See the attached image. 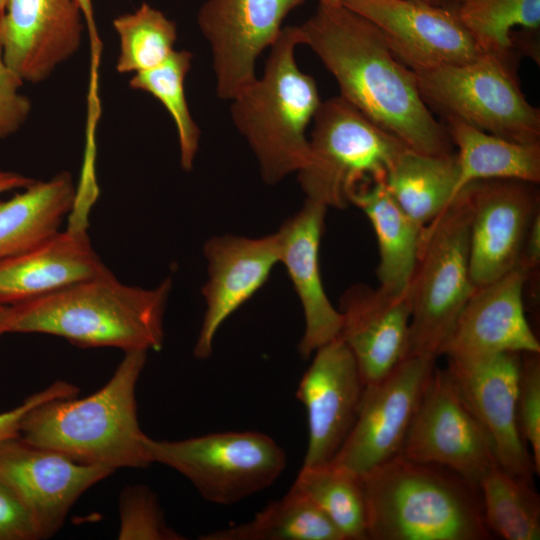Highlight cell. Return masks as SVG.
<instances>
[{"instance_id": "cell-1", "label": "cell", "mask_w": 540, "mask_h": 540, "mask_svg": "<svg viewBox=\"0 0 540 540\" xmlns=\"http://www.w3.org/2000/svg\"><path fill=\"white\" fill-rule=\"evenodd\" d=\"M296 29L301 45L334 77L344 101L411 150L454 152L446 127L424 102L414 72L394 56L370 20L342 5L318 1L315 12Z\"/></svg>"}, {"instance_id": "cell-2", "label": "cell", "mask_w": 540, "mask_h": 540, "mask_svg": "<svg viewBox=\"0 0 540 540\" xmlns=\"http://www.w3.org/2000/svg\"><path fill=\"white\" fill-rule=\"evenodd\" d=\"M171 289L170 278L146 289L123 284L110 271L8 306L2 331L58 336L82 348L158 351Z\"/></svg>"}, {"instance_id": "cell-3", "label": "cell", "mask_w": 540, "mask_h": 540, "mask_svg": "<svg viewBox=\"0 0 540 540\" xmlns=\"http://www.w3.org/2000/svg\"><path fill=\"white\" fill-rule=\"evenodd\" d=\"M147 359L145 351L125 352L108 382L93 394L59 398L30 409L19 436L88 466L115 472L152 464L148 436L137 417L136 386Z\"/></svg>"}, {"instance_id": "cell-4", "label": "cell", "mask_w": 540, "mask_h": 540, "mask_svg": "<svg viewBox=\"0 0 540 540\" xmlns=\"http://www.w3.org/2000/svg\"><path fill=\"white\" fill-rule=\"evenodd\" d=\"M361 480L367 540L491 538L479 489L447 468L398 454Z\"/></svg>"}, {"instance_id": "cell-5", "label": "cell", "mask_w": 540, "mask_h": 540, "mask_svg": "<svg viewBox=\"0 0 540 540\" xmlns=\"http://www.w3.org/2000/svg\"><path fill=\"white\" fill-rule=\"evenodd\" d=\"M296 26L284 27L263 75L231 102V119L253 151L263 181L274 185L299 172L309 159L307 128L322 100L314 78L296 60Z\"/></svg>"}, {"instance_id": "cell-6", "label": "cell", "mask_w": 540, "mask_h": 540, "mask_svg": "<svg viewBox=\"0 0 540 540\" xmlns=\"http://www.w3.org/2000/svg\"><path fill=\"white\" fill-rule=\"evenodd\" d=\"M475 290L470 277V208L465 188L424 226L407 292L409 356L436 360Z\"/></svg>"}, {"instance_id": "cell-7", "label": "cell", "mask_w": 540, "mask_h": 540, "mask_svg": "<svg viewBox=\"0 0 540 540\" xmlns=\"http://www.w3.org/2000/svg\"><path fill=\"white\" fill-rule=\"evenodd\" d=\"M309 159L298 174L307 199L343 209L372 182H385L407 148L341 97L322 100L312 120Z\"/></svg>"}, {"instance_id": "cell-8", "label": "cell", "mask_w": 540, "mask_h": 540, "mask_svg": "<svg viewBox=\"0 0 540 540\" xmlns=\"http://www.w3.org/2000/svg\"><path fill=\"white\" fill-rule=\"evenodd\" d=\"M519 53L482 52L473 60L414 72L428 107L493 135L540 143V110L519 84Z\"/></svg>"}, {"instance_id": "cell-9", "label": "cell", "mask_w": 540, "mask_h": 540, "mask_svg": "<svg viewBox=\"0 0 540 540\" xmlns=\"http://www.w3.org/2000/svg\"><path fill=\"white\" fill-rule=\"evenodd\" d=\"M152 463L184 476L206 501L234 505L272 486L287 466L284 449L257 431L209 433L181 440L148 438Z\"/></svg>"}, {"instance_id": "cell-10", "label": "cell", "mask_w": 540, "mask_h": 540, "mask_svg": "<svg viewBox=\"0 0 540 540\" xmlns=\"http://www.w3.org/2000/svg\"><path fill=\"white\" fill-rule=\"evenodd\" d=\"M447 468L478 488L498 464L493 444L462 399L449 372L434 367L399 452Z\"/></svg>"}, {"instance_id": "cell-11", "label": "cell", "mask_w": 540, "mask_h": 540, "mask_svg": "<svg viewBox=\"0 0 540 540\" xmlns=\"http://www.w3.org/2000/svg\"><path fill=\"white\" fill-rule=\"evenodd\" d=\"M305 0H207L197 24L212 55L215 91L231 101L257 77L256 63L283 30V21Z\"/></svg>"}, {"instance_id": "cell-12", "label": "cell", "mask_w": 540, "mask_h": 540, "mask_svg": "<svg viewBox=\"0 0 540 540\" xmlns=\"http://www.w3.org/2000/svg\"><path fill=\"white\" fill-rule=\"evenodd\" d=\"M434 367V359L408 356L366 385L356 421L331 461L361 476L398 455Z\"/></svg>"}, {"instance_id": "cell-13", "label": "cell", "mask_w": 540, "mask_h": 540, "mask_svg": "<svg viewBox=\"0 0 540 540\" xmlns=\"http://www.w3.org/2000/svg\"><path fill=\"white\" fill-rule=\"evenodd\" d=\"M537 185L488 179L463 187L470 208V277L474 288L517 266L529 228L540 212Z\"/></svg>"}, {"instance_id": "cell-14", "label": "cell", "mask_w": 540, "mask_h": 540, "mask_svg": "<svg viewBox=\"0 0 540 540\" xmlns=\"http://www.w3.org/2000/svg\"><path fill=\"white\" fill-rule=\"evenodd\" d=\"M112 473L76 463L20 436L0 441V481L27 509L40 539L53 536L79 497Z\"/></svg>"}, {"instance_id": "cell-15", "label": "cell", "mask_w": 540, "mask_h": 540, "mask_svg": "<svg viewBox=\"0 0 540 540\" xmlns=\"http://www.w3.org/2000/svg\"><path fill=\"white\" fill-rule=\"evenodd\" d=\"M348 9L375 24L394 56L413 72L468 62L482 53L456 8L412 0H353Z\"/></svg>"}, {"instance_id": "cell-16", "label": "cell", "mask_w": 540, "mask_h": 540, "mask_svg": "<svg viewBox=\"0 0 540 540\" xmlns=\"http://www.w3.org/2000/svg\"><path fill=\"white\" fill-rule=\"evenodd\" d=\"M313 354L296 391L308 425L302 466L334 458L356 421L365 388L355 358L339 336Z\"/></svg>"}, {"instance_id": "cell-17", "label": "cell", "mask_w": 540, "mask_h": 540, "mask_svg": "<svg viewBox=\"0 0 540 540\" xmlns=\"http://www.w3.org/2000/svg\"><path fill=\"white\" fill-rule=\"evenodd\" d=\"M527 275L519 267L475 288L446 340L441 355L456 362L501 353H540L524 309Z\"/></svg>"}, {"instance_id": "cell-18", "label": "cell", "mask_w": 540, "mask_h": 540, "mask_svg": "<svg viewBox=\"0 0 540 540\" xmlns=\"http://www.w3.org/2000/svg\"><path fill=\"white\" fill-rule=\"evenodd\" d=\"M78 0H8L0 13V44L24 83L38 84L77 53L84 31Z\"/></svg>"}, {"instance_id": "cell-19", "label": "cell", "mask_w": 540, "mask_h": 540, "mask_svg": "<svg viewBox=\"0 0 540 540\" xmlns=\"http://www.w3.org/2000/svg\"><path fill=\"white\" fill-rule=\"evenodd\" d=\"M92 205L77 198L66 230L0 262V305H16L110 272L87 232Z\"/></svg>"}, {"instance_id": "cell-20", "label": "cell", "mask_w": 540, "mask_h": 540, "mask_svg": "<svg viewBox=\"0 0 540 540\" xmlns=\"http://www.w3.org/2000/svg\"><path fill=\"white\" fill-rule=\"evenodd\" d=\"M520 353H501L471 362L448 360L447 371L467 407L487 432L498 464L532 481V457L516 419Z\"/></svg>"}, {"instance_id": "cell-21", "label": "cell", "mask_w": 540, "mask_h": 540, "mask_svg": "<svg viewBox=\"0 0 540 540\" xmlns=\"http://www.w3.org/2000/svg\"><path fill=\"white\" fill-rule=\"evenodd\" d=\"M279 254L276 232L260 238L223 235L206 241L209 278L202 288L206 310L193 350L197 359L211 356L217 331L265 284Z\"/></svg>"}, {"instance_id": "cell-22", "label": "cell", "mask_w": 540, "mask_h": 540, "mask_svg": "<svg viewBox=\"0 0 540 540\" xmlns=\"http://www.w3.org/2000/svg\"><path fill=\"white\" fill-rule=\"evenodd\" d=\"M339 333L358 366L363 383H376L409 356L411 301L408 292L395 294L358 283L342 294Z\"/></svg>"}, {"instance_id": "cell-23", "label": "cell", "mask_w": 540, "mask_h": 540, "mask_svg": "<svg viewBox=\"0 0 540 540\" xmlns=\"http://www.w3.org/2000/svg\"><path fill=\"white\" fill-rule=\"evenodd\" d=\"M327 208L306 199L276 232L279 262L284 264L303 309L305 329L298 351L304 360L338 337L342 324L341 313L329 300L320 272L319 249Z\"/></svg>"}, {"instance_id": "cell-24", "label": "cell", "mask_w": 540, "mask_h": 540, "mask_svg": "<svg viewBox=\"0 0 540 540\" xmlns=\"http://www.w3.org/2000/svg\"><path fill=\"white\" fill-rule=\"evenodd\" d=\"M77 187L70 172L35 180L8 200L0 201V262L24 253L60 230L73 210Z\"/></svg>"}, {"instance_id": "cell-25", "label": "cell", "mask_w": 540, "mask_h": 540, "mask_svg": "<svg viewBox=\"0 0 540 540\" xmlns=\"http://www.w3.org/2000/svg\"><path fill=\"white\" fill-rule=\"evenodd\" d=\"M350 204L369 219L378 243L379 287L405 293L415 268L424 226L411 219L389 193L385 182L369 183L356 191Z\"/></svg>"}, {"instance_id": "cell-26", "label": "cell", "mask_w": 540, "mask_h": 540, "mask_svg": "<svg viewBox=\"0 0 540 540\" xmlns=\"http://www.w3.org/2000/svg\"><path fill=\"white\" fill-rule=\"evenodd\" d=\"M457 147L458 178L455 195L465 185L488 179L540 182V143L511 141L480 130L454 117H444Z\"/></svg>"}, {"instance_id": "cell-27", "label": "cell", "mask_w": 540, "mask_h": 540, "mask_svg": "<svg viewBox=\"0 0 540 540\" xmlns=\"http://www.w3.org/2000/svg\"><path fill=\"white\" fill-rule=\"evenodd\" d=\"M457 178L455 152L429 155L405 148L388 172L385 185L403 211L425 226L453 199Z\"/></svg>"}, {"instance_id": "cell-28", "label": "cell", "mask_w": 540, "mask_h": 540, "mask_svg": "<svg viewBox=\"0 0 540 540\" xmlns=\"http://www.w3.org/2000/svg\"><path fill=\"white\" fill-rule=\"evenodd\" d=\"M201 540H345L307 497L290 488L252 519L202 535Z\"/></svg>"}, {"instance_id": "cell-29", "label": "cell", "mask_w": 540, "mask_h": 540, "mask_svg": "<svg viewBox=\"0 0 540 540\" xmlns=\"http://www.w3.org/2000/svg\"><path fill=\"white\" fill-rule=\"evenodd\" d=\"M484 523L506 540L540 539V498L532 481L494 465L478 485Z\"/></svg>"}, {"instance_id": "cell-30", "label": "cell", "mask_w": 540, "mask_h": 540, "mask_svg": "<svg viewBox=\"0 0 540 540\" xmlns=\"http://www.w3.org/2000/svg\"><path fill=\"white\" fill-rule=\"evenodd\" d=\"M339 529L345 540H367L361 476L329 461L302 466L293 485Z\"/></svg>"}, {"instance_id": "cell-31", "label": "cell", "mask_w": 540, "mask_h": 540, "mask_svg": "<svg viewBox=\"0 0 540 540\" xmlns=\"http://www.w3.org/2000/svg\"><path fill=\"white\" fill-rule=\"evenodd\" d=\"M193 55L188 50H174L158 66L133 74L129 86L157 99L167 110L177 131L180 165L191 171L199 149L200 128L190 112L185 95V79Z\"/></svg>"}, {"instance_id": "cell-32", "label": "cell", "mask_w": 540, "mask_h": 540, "mask_svg": "<svg viewBox=\"0 0 540 540\" xmlns=\"http://www.w3.org/2000/svg\"><path fill=\"white\" fill-rule=\"evenodd\" d=\"M456 11L481 52H518L513 29L540 27V0H459Z\"/></svg>"}, {"instance_id": "cell-33", "label": "cell", "mask_w": 540, "mask_h": 540, "mask_svg": "<svg viewBox=\"0 0 540 540\" xmlns=\"http://www.w3.org/2000/svg\"><path fill=\"white\" fill-rule=\"evenodd\" d=\"M113 28L119 38V73L136 74L154 68L175 50V22L147 3L115 18Z\"/></svg>"}, {"instance_id": "cell-34", "label": "cell", "mask_w": 540, "mask_h": 540, "mask_svg": "<svg viewBox=\"0 0 540 540\" xmlns=\"http://www.w3.org/2000/svg\"><path fill=\"white\" fill-rule=\"evenodd\" d=\"M120 540H182L171 528L155 493L147 486L123 489L119 498Z\"/></svg>"}, {"instance_id": "cell-35", "label": "cell", "mask_w": 540, "mask_h": 540, "mask_svg": "<svg viewBox=\"0 0 540 540\" xmlns=\"http://www.w3.org/2000/svg\"><path fill=\"white\" fill-rule=\"evenodd\" d=\"M516 419L531 448L534 472L540 473V353H522L517 385Z\"/></svg>"}, {"instance_id": "cell-36", "label": "cell", "mask_w": 540, "mask_h": 540, "mask_svg": "<svg viewBox=\"0 0 540 540\" xmlns=\"http://www.w3.org/2000/svg\"><path fill=\"white\" fill-rule=\"evenodd\" d=\"M23 84L6 63L0 44V140L18 132L30 116L32 104L21 93Z\"/></svg>"}, {"instance_id": "cell-37", "label": "cell", "mask_w": 540, "mask_h": 540, "mask_svg": "<svg viewBox=\"0 0 540 540\" xmlns=\"http://www.w3.org/2000/svg\"><path fill=\"white\" fill-rule=\"evenodd\" d=\"M38 539L33 518L12 490L0 481V540Z\"/></svg>"}, {"instance_id": "cell-38", "label": "cell", "mask_w": 540, "mask_h": 540, "mask_svg": "<svg viewBox=\"0 0 540 540\" xmlns=\"http://www.w3.org/2000/svg\"><path fill=\"white\" fill-rule=\"evenodd\" d=\"M78 387L63 380H57L27 397L20 405L0 413V441L19 436L20 426L27 412L33 407L53 399L75 397Z\"/></svg>"}, {"instance_id": "cell-39", "label": "cell", "mask_w": 540, "mask_h": 540, "mask_svg": "<svg viewBox=\"0 0 540 540\" xmlns=\"http://www.w3.org/2000/svg\"><path fill=\"white\" fill-rule=\"evenodd\" d=\"M540 266V212L535 216L523 244L517 267L527 275V283L535 279Z\"/></svg>"}, {"instance_id": "cell-40", "label": "cell", "mask_w": 540, "mask_h": 540, "mask_svg": "<svg viewBox=\"0 0 540 540\" xmlns=\"http://www.w3.org/2000/svg\"><path fill=\"white\" fill-rule=\"evenodd\" d=\"M78 2L82 10L85 26L89 33L90 41L92 44V56L94 58H99V51H101V43L97 34L92 0H78Z\"/></svg>"}, {"instance_id": "cell-41", "label": "cell", "mask_w": 540, "mask_h": 540, "mask_svg": "<svg viewBox=\"0 0 540 540\" xmlns=\"http://www.w3.org/2000/svg\"><path fill=\"white\" fill-rule=\"evenodd\" d=\"M34 181L35 179L22 173L0 168V195L12 190H22Z\"/></svg>"}, {"instance_id": "cell-42", "label": "cell", "mask_w": 540, "mask_h": 540, "mask_svg": "<svg viewBox=\"0 0 540 540\" xmlns=\"http://www.w3.org/2000/svg\"><path fill=\"white\" fill-rule=\"evenodd\" d=\"M420 3H425L433 6L457 8L459 0H412Z\"/></svg>"}, {"instance_id": "cell-43", "label": "cell", "mask_w": 540, "mask_h": 540, "mask_svg": "<svg viewBox=\"0 0 540 540\" xmlns=\"http://www.w3.org/2000/svg\"><path fill=\"white\" fill-rule=\"evenodd\" d=\"M318 1L335 3V4H339L348 8L353 0H318Z\"/></svg>"}, {"instance_id": "cell-44", "label": "cell", "mask_w": 540, "mask_h": 540, "mask_svg": "<svg viewBox=\"0 0 540 540\" xmlns=\"http://www.w3.org/2000/svg\"><path fill=\"white\" fill-rule=\"evenodd\" d=\"M7 308L8 306L0 305V336L3 335L2 323L7 312Z\"/></svg>"}, {"instance_id": "cell-45", "label": "cell", "mask_w": 540, "mask_h": 540, "mask_svg": "<svg viewBox=\"0 0 540 540\" xmlns=\"http://www.w3.org/2000/svg\"><path fill=\"white\" fill-rule=\"evenodd\" d=\"M8 0H0V13L3 11V9L6 6Z\"/></svg>"}]
</instances>
